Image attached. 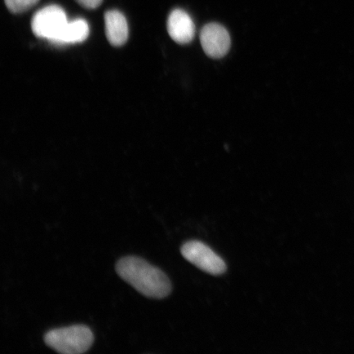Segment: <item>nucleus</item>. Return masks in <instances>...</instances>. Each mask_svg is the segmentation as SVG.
Instances as JSON below:
<instances>
[{"label": "nucleus", "mask_w": 354, "mask_h": 354, "mask_svg": "<svg viewBox=\"0 0 354 354\" xmlns=\"http://www.w3.org/2000/svg\"><path fill=\"white\" fill-rule=\"evenodd\" d=\"M116 272L145 297L161 299L171 293V281L166 274L138 257H124L117 263Z\"/></svg>", "instance_id": "obj_1"}, {"label": "nucleus", "mask_w": 354, "mask_h": 354, "mask_svg": "<svg viewBox=\"0 0 354 354\" xmlns=\"http://www.w3.org/2000/svg\"><path fill=\"white\" fill-rule=\"evenodd\" d=\"M44 343L54 351L64 354L83 353L94 342V335L85 325H74L50 330L44 336Z\"/></svg>", "instance_id": "obj_2"}, {"label": "nucleus", "mask_w": 354, "mask_h": 354, "mask_svg": "<svg viewBox=\"0 0 354 354\" xmlns=\"http://www.w3.org/2000/svg\"><path fill=\"white\" fill-rule=\"evenodd\" d=\"M180 252L185 259L203 272L218 276L227 271L225 261L205 243L188 241L181 247Z\"/></svg>", "instance_id": "obj_3"}, {"label": "nucleus", "mask_w": 354, "mask_h": 354, "mask_svg": "<svg viewBox=\"0 0 354 354\" xmlns=\"http://www.w3.org/2000/svg\"><path fill=\"white\" fill-rule=\"evenodd\" d=\"M68 22V17L63 8L48 6L35 13L32 21V29L35 37L48 39L52 43Z\"/></svg>", "instance_id": "obj_4"}, {"label": "nucleus", "mask_w": 354, "mask_h": 354, "mask_svg": "<svg viewBox=\"0 0 354 354\" xmlns=\"http://www.w3.org/2000/svg\"><path fill=\"white\" fill-rule=\"evenodd\" d=\"M201 42L205 54L212 59H221L231 48L227 30L218 24H207L201 30Z\"/></svg>", "instance_id": "obj_5"}, {"label": "nucleus", "mask_w": 354, "mask_h": 354, "mask_svg": "<svg viewBox=\"0 0 354 354\" xmlns=\"http://www.w3.org/2000/svg\"><path fill=\"white\" fill-rule=\"evenodd\" d=\"M168 34L180 44H189L196 35V26L187 12L175 10L170 13L167 22Z\"/></svg>", "instance_id": "obj_6"}, {"label": "nucleus", "mask_w": 354, "mask_h": 354, "mask_svg": "<svg viewBox=\"0 0 354 354\" xmlns=\"http://www.w3.org/2000/svg\"><path fill=\"white\" fill-rule=\"evenodd\" d=\"M105 32L108 41L112 46L119 47L126 44L129 35V29L126 17L118 10H110L105 13Z\"/></svg>", "instance_id": "obj_7"}, {"label": "nucleus", "mask_w": 354, "mask_h": 354, "mask_svg": "<svg viewBox=\"0 0 354 354\" xmlns=\"http://www.w3.org/2000/svg\"><path fill=\"white\" fill-rule=\"evenodd\" d=\"M90 34V28L87 21L82 19H75L68 21L65 28L62 30L52 44L56 46H65V44H73L85 41Z\"/></svg>", "instance_id": "obj_8"}, {"label": "nucleus", "mask_w": 354, "mask_h": 354, "mask_svg": "<svg viewBox=\"0 0 354 354\" xmlns=\"http://www.w3.org/2000/svg\"><path fill=\"white\" fill-rule=\"evenodd\" d=\"M39 2V0H4L8 10L12 13L28 11Z\"/></svg>", "instance_id": "obj_9"}, {"label": "nucleus", "mask_w": 354, "mask_h": 354, "mask_svg": "<svg viewBox=\"0 0 354 354\" xmlns=\"http://www.w3.org/2000/svg\"><path fill=\"white\" fill-rule=\"evenodd\" d=\"M76 1L87 10H95L101 6L103 0H76Z\"/></svg>", "instance_id": "obj_10"}]
</instances>
